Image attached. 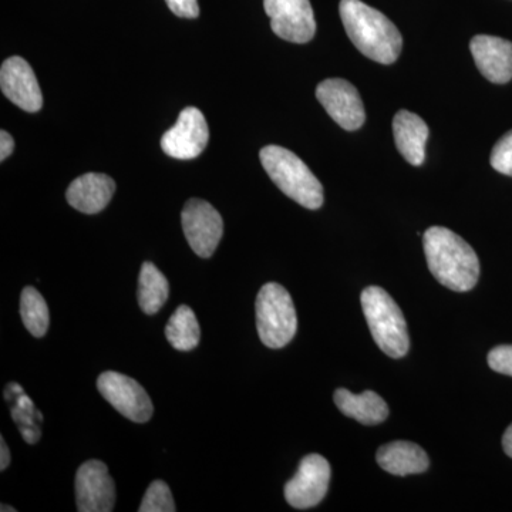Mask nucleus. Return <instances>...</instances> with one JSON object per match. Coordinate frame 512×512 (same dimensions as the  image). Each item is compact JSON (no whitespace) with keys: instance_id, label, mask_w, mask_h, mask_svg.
<instances>
[{"instance_id":"20e7f679","label":"nucleus","mask_w":512,"mask_h":512,"mask_svg":"<svg viewBox=\"0 0 512 512\" xmlns=\"http://www.w3.org/2000/svg\"><path fill=\"white\" fill-rule=\"evenodd\" d=\"M362 308L380 350L393 359L406 356L410 348L407 323L392 296L379 286H369L362 293Z\"/></svg>"},{"instance_id":"a211bd4d","label":"nucleus","mask_w":512,"mask_h":512,"mask_svg":"<svg viewBox=\"0 0 512 512\" xmlns=\"http://www.w3.org/2000/svg\"><path fill=\"white\" fill-rule=\"evenodd\" d=\"M335 403L345 416L366 426L383 423L389 416L386 402L372 390L362 394H355L346 389L336 390Z\"/></svg>"},{"instance_id":"f257e3e1","label":"nucleus","mask_w":512,"mask_h":512,"mask_svg":"<svg viewBox=\"0 0 512 512\" xmlns=\"http://www.w3.org/2000/svg\"><path fill=\"white\" fill-rule=\"evenodd\" d=\"M424 254L434 278L454 292H468L480 278V261L474 249L456 232L431 227L424 232Z\"/></svg>"},{"instance_id":"dca6fc26","label":"nucleus","mask_w":512,"mask_h":512,"mask_svg":"<svg viewBox=\"0 0 512 512\" xmlns=\"http://www.w3.org/2000/svg\"><path fill=\"white\" fill-rule=\"evenodd\" d=\"M430 130L426 121L412 113L400 110L393 119V136L397 150L407 163L419 165L426 160V144Z\"/></svg>"},{"instance_id":"f3484780","label":"nucleus","mask_w":512,"mask_h":512,"mask_svg":"<svg viewBox=\"0 0 512 512\" xmlns=\"http://www.w3.org/2000/svg\"><path fill=\"white\" fill-rule=\"evenodd\" d=\"M376 460L384 471L400 477L424 473L430 464L426 451L410 441H393L380 447Z\"/></svg>"},{"instance_id":"39448f33","label":"nucleus","mask_w":512,"mask_h":512,"mask_svg":"<svg viewBox=\"0 0 512 512\" xmlns=\"http://www.w3.org/2000/svg\"><path fill=\"white\" fill-rule=\"evenodd\" d=\"M256 328L262 343L271 349L285 348L298 330L295 305L284 286L269 282L255 302Z\"/></svg>"},{"instance_id":"f8f14e48","label":"nucleus","mask_w":512,"mask_h":512,"mask_svg":"<svg viewBox=\"0 0 512 512\" xmlns=\"http://www.w3.org/2000/svg\"><path fill=\"white\" fill-rule=\"evenodd\" d=\"M316 97L343 130L355 131L365 124V106L352 83L343 79L323 80L316 89Z\"/></svg>"},{"instance_id":"cd10ccee","label":"nucleus","mask_w":512,"mask_h":512,"mask_svg":"<svg viewBox=\"0 0 512 512\" xmlns=\"http://www.w3.org/2000/svg\"><path fill=\"white\" fill-rule=\"evenodd\" d=\"M503 447L505 454L512 458V424L508 427L507 431L504 433L503 437Z\"/></svg>"},{"instance_id":"bb28decb","label":"nucleus","mask_w":512,"mask_h":512,"mask_svg":"<svg viewBox=\"0 0 512 512\" xmlns=\"http://www.w3.org/2000/svg\"><path fill=\"white\" fill-rule=\"evenodd\" d=\"M0 447H2V450H0V453H2V458H0V470H6V468L9 467L10 464V451L9 447L6 446L5 439L0 440Z\"/></svg>"},{"instance_id":"9b49d317","label":"nucleus","mask_w":512,"mask_h":512,"mask_svg":"<svg viewBox=\"0 0 512 512\" xmlns=\"http://www.w3.org/2000/svg\"><path fill=\"white\" fill-rule=\"evenodd\" d=\"M76 503L80 512H111L116 504V485L103 461L89 460L76 474Z\"/></svg>"},{"instance_id":"4468645a","label":"nucleus","mask_w":512,"mask_h":512,"mask_svg":"<svg viewBox=\"0 0 512 512\" xmlns=\"http://www.w3.org/2000/svg\"><path fill=\"white\" fill-rule=\"evenodd\" d=\"M471 55L478 70L491 83L504 84L512 79V43L501 37L478 35L470 42Z\"/></svg>"},{"instance_id":"a878e982","label":"nucleus","mask_w":512,"mask_h":512,"mask_svg":"<svg viewBox=\"0 0 512 512\" xmlns=\"http://www.w3.org/2000/svg\"><path fill=\"white\" fill-rule=\"evenodd\" d=\"M13 148H15L13 137L8 131H0V160L5 161L13 153Z\"/></svg>"},{"instance_id":"6e6552de","label":"nucleus","mask_w":512,"mask_h":512,"mask_svg":"<svg viewBox=\"0 0 512 512\" xmlns=\"http://www.w3.org/2000/svg\"><path fill=\"white\" fill-rule=\"evenodd\" d=\"M264 8L275 35L286 42L302 45L315 36V13L309 0H264Z\"/></svg>"},{"instance_id":"412c9836","label":"nucleus","mask_w":512,"mask_h":512,"mask_svg":"<svg viewBox=\"0 0 512 512\" xmlns=\"http://www.w3.org/2000/svg\"><path fill=\"white\" fill-rule=\"evenodd\" d=\"M20 316L23 325L35 338H43L49 329L50 315L45 298L32 286H26L20 296Z\"/></svg>"},{"instance_id":"4be33fe9","label":"nucleus","mask_w":512,"mask_h":512,"mask_svg":"<svg viewBox=\"0 0 512 512\" xmlns=\"http://www.w3.org/2000/svg\"><path fill=\"white\" fill-rule=\"evenodd\" d=\"M175 510L177 507H175L170 487L160 480L150 484L138 508L140 512H174Z\"/></svg>"},{"instance_id":"1a4fd4ad","label":"nucleus","mask_w":512,"mask_h":512,"mask_svg":"<svg viewBox=\"0 0 512 512\" xmlns=\"http://www.w3.org/2000/svg\"><path fill=\"white\" fill-rule=\"evenodd\" d=\"M210 140V128L201 110L187 107L177 123L161 138V148L175 160H194L200 157Z\"/></svg>"},{"instance_id":"2eb2a0df","label":"nucleus","mask_w":512,"mask_h":512,"mask_svg":"<svg viewBox=\"0 0 512 512\" xmlns=\"http://www.w3.org/2000/svg\"><path fill=\"white\" fill-rule=\"evenodd\" d=\"M114 191L116 183L109 175L87 173L69 185L66 198L74 210L89 215L99 214L110 204Z\"/></svg>"},{"instance_id":"0eeeda50","label":"nucleus","mask_w":512,"mask_h":512,"mask_svg":"<svg viewBox=\"0 0 512 512\" xmlns=\"http://www.w3.org/2000/svg\"><path fill=\"white\" fill-rule=\"evenodd\" d=\"M181 222L188 244L201 258H211L224 235V221L210 202L192 198L184 205Z\"/></svg>"},{"instance_id":"393cba45","label":"nucleus","mask_w":512,"mask_h":512,"mask_svg":"<svg viewBox=\"0 0 512 512\" xmlns=\"http://www.w3.org/2000/svg\"><path fill=\"white\" fill-rule=\"evenodd\" d=\"M165 2L178 18L195 19L200 16L198 0H165Z\"/></svg>"},{"instance_id":"f03ea898","label":"nucleus","mask_w":512,"mask_h":512,"mask_svg":"<svg viewBox=\"0 0 512 512\" xmlns=\"http://www.w3.org/2000/svg\"><path fill=\"white\" fill-rule=\"evenodd\" d=\"M339 12L349 39L360 53L382 64L399 59L402 33L382 12L362 0H340Z\"/></svg>"},{"instance_id":"ddd939ff","label":"nucleus","mask_w":512,"mask_h":512,"mask_svg":"<svg viewBox=\"0 0 512 512\" xmlns=\"http://www.w3.org/2000/svg\"><path fill=\"white\" fill-rule=\"evenodd\" d=\"M2 92L19 109L36 113L42 109L43 96L32 66L22 57H10L0 69Z\"/></svg>"},{"instance_id":"5701e85b","label":"nucleus","mask_w":512,"mask_h":512,"mask_svg":"<svg viewBox=\"0 0 512 512\" xmlns=\"http://www.w3.org/2000/svg\"><path fill=\"white\" fill-rule=\"evenodd\" d=\"M490 161L495 171L512 177V130L497 141Z\"/></svg>"},{"instance_id":"6ab92c4d","label":"nucleus","mask_w":512,"mask_h":512,"mask_svg":"<svg viewBox=\"0 0 512 512\" xmlns=\"http://www.w3.org/2000/svg\"><path fill=\"white\" fill-rule=\"evenodd\" d=\"M170 293L167 278L156 265L144 262L138 276V305L147 315H156L165 305Z\"/></svg>"},{"instance_id":"7ed1b4c3","label":"nucleus","mask_w":512,"mask_h":512,"mask_svg":"<svg viewBox=\"0 0 512 512\" xmlns=\"http://www.w3.org/2000/svg\"><path fill=\"white\" fill-rule=\"evenodd\" d=\"M269 178L286 197L308 210H319L325 195L318 178L301 158L279 146H266L259 153Z\"/></svg>"},{"instance_id":"c85d7f7f","label":"nucleus","mask_w":512,"mask_h":512,"mask_svg":"<svg viewBox=\"0 0 512 512\" xmlns=\"http://www.w3.org/2000/svg\"><path fill=\"white\" fill-rule=\"evenodd\" d=\"M0 510H2L3 512H5V511L15 512L16 511L15 508H10L9 505H5V504L2 505V508H0Z\"/></svg>"},{"instance_id":"b1692460","label":"nucleus","mask_w":512,"mask_h":512,"mask_svg":"<svg viewBox=\"0 0 512 512\" xmlns=\"http://www.w3.org/2000/svg\"><path fill=\"white\" fill-rule=\"evenodd\" d=\"M488 366L494 372L512 377V345L497 346L488 353Z\"/></svg>"},{"instance_id":"9d476101","label":"nucleus","mask_w":512,"mask_h":512,"mask_svg":"<svg viewBox=\"0 0 512 512\" xmlns=\"http://www.w3.org/2000/svg\"><path fill=\"white\" fill-rule=\"evenodd\" d=\"M330 466L325 457L309 454L299 464L295 477L285 485V498L296 510L316 507L328 493Z\"/></svg>"},{"instance_id":"423d86ee","label":"nucleus","mask_w":512,"mask_h":512,"mask_svg":"<svg viewBox=\"0 0 512 512\" xmlns=\"http://www.w3.org/2000/svg\"><path fill=\"white\" fill-rule=\"evenodd\" d=\"M97 389L128 420L134 423H147L154 413L153 402L140 383L117 372L101 373L97 379Z\"/></svg>"},{"instance_id":"aec40b11","label":"nucleus","mask_w":512,"mask_h":512,"mask_svg":"<svg viewBox=\"0 0 512 512\" xmlns=\"http://www.w3.org/2000/svg\"><path fill=\"white\" fill-rule=\"evenodd\" d=\"M165 336L174 349L190 352L200 345L201 328L194 311L187 305H181L168 320Z\"/></svg>"}]
</instances>
